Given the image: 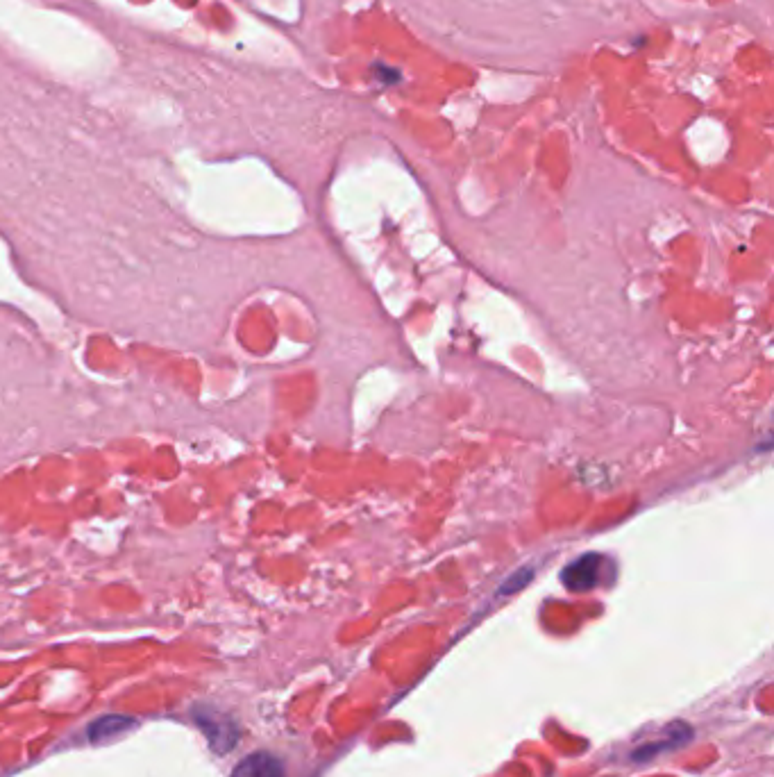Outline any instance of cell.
Listing matches in <instances>:
<instances>
[{"instance_id": "6da1fadb", "label": "cell", "mask_w": 774, "mask_h": 777, "mask_svg": "<svg viewBox=\"0 0 774 777\" xmlns=\"http://www.w3.org/2000/svg\"><path fill=\"white\" fill-rule=\"evenodd\" d=\"M193 718H196V725L205 734L207 741L212 743L216 753H230L239 739V728L230 716L207 707H198L193 712Z\"/></svg>"}, {"instance_id": "3957f363", "label": "cell", "mask_w": 774, "mask_h": 777, "mask_svg": "<svg viewBox=\"0 0 774 777\" xmlns=\"http://www.w3.org/2000/svg\"><path fill=\"white\" fill-rule=\"evenodd\" d=\"M230 777H284V766L271 753H252L234 768Z\"/></svg>"}, {"instance_id": "7a4b0ae2", "label": "cell", "mask_w": 774, "mask_h": 777, "mask_svg": "<svg viewBox=\"0 0 774 777\" xmlns=\"http://www.w3.org/2000/svg\"><path fill=\"white\" fill-rule=\"evenodd\" d=\"M602 564H604L602 555H593V553L582 555L566 566L561 580L570 591H588L597 587V582H600Z\"/></svg>"}, {"instance_id": "277c9868", "label": "cell", "mask_w": 774, "mask_h": 777, "mask_svg": "<svg viewBox=\"0 0 774 777\" xmlns=\"http://www.w3.org/2000/svg\"><path fill=\"white\" fill-rule=\"evenodd\" d=\"M132 725H134V721L128 716H119V714L103 716V718H98V721H94V725L89 728V739L100 743L109 737H116V734H121L125 730H130Z\"/></svg>"}]
</instances>
